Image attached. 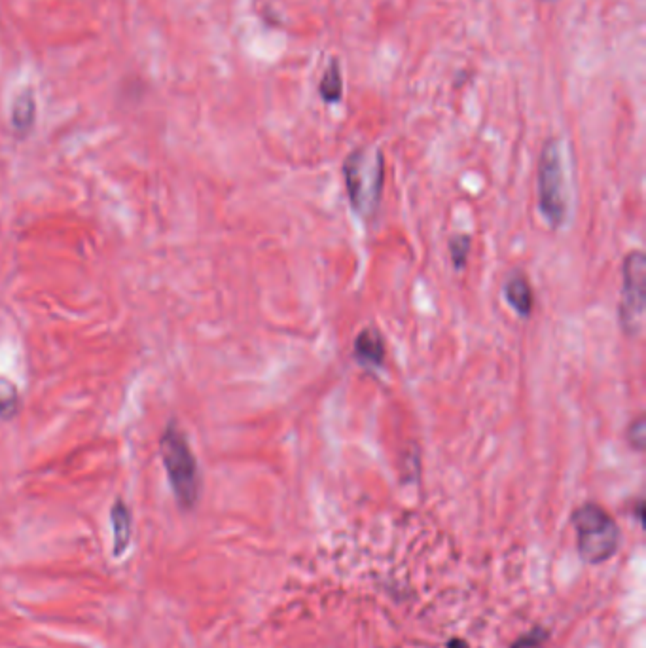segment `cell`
Segmentation results:
<instances>
[{
  "label": "cell",
  "instance_id": "277c9868",
  "mask_svg": "<svg viewBox=\"0 0 646 648\" xmlns=\"http://www.w3.org/2000/svg\"><path fill=\"white\" fill-rule=\"evenodd\" d=\"M539 209L550 228H559L569 213V192L561 146L554 139L544 144L540 152Z\"/></svg>",
  "mask_w": 646,
  "mask_h": 648
},
{
  "label": "cell",
  "instance_id": "52a82bcc",
  "mask_svg": "<svg viewBox=\"0 0 646 648\" xmlns=\"http://www.w3.org/2000/svg\"><path fill=\"white\" fill-rule=\"evenodd\" d=\"M504 296H506V302L514 307V311L520 317H529V313L533 309V290H531L527 277L512 275L504 285Z\"/></svg>",
  "mask_w": 646,
  "mask_h": 648
},
{
  "label": "cell",
  "instance_id": "5b68a950",
  "mask_svg": "<svg viewBox=\"0 0 646 648\" xmlns=\"http://www.w3.org/2000/svg\"><path fill=\"white\" fill-rule=\"evenodd\" d=\"M646 258L645 252H629L624 260V287L618 309L622 330L637 338L645 328Z\"/></svg>",
  "mask_w": 646,
  "mask_h": 648
},
{
  "label": "cell",
  "instance_id": "ba28073f",
  "mask_svg": "<svg viewBox=\"0 0 646 648\" xmlns=\"http://www.w3.org/2000/svg\"><path fill=\"white\" fill-rule=\"evenodd\" d=\"M110 518H112V529H114V554L120 556L126 550L129 537H131V512H129L127 504L124 501L114 504Z\"/></svg>",
  "mask_w": 646,
  "mask_h": 648
},
{
  "label": "cell",
  "instance_id": "4fadbf2b",
  "mask_svg": "<svg viewBox=\"0 0 646 648\" xmlns=\"http://www.w3.org/2000/svg\"><path fill=\"white\" fill-rule=\"evenodd\" d=\"M628 442L633 450L643 451L646 446V425L645 415H639L635 421H631L628 429Z\"/></svg>",
  "mask_w": 646,
  "mask_h": 648
},
{
  "label": "cell",
  "instance_id": "8fae6325",
  "mask_svg": "<svg viewBox=\"0 0 646 648\" xmlns=\"http://www.w3.org/2000/svg\"><path fill=\"white\" fill-rule=\"evenodd\" d=\"M319 91H321L324 103H340L341 95H343V82H341L338 61H332L330 67L324 72Z\"/></svg>",
  "mask_w": 646,
  "mask_h": 648
},
{
  "label": "cell",
  "instance_id": "9a60e30c",
  "mask_svg": "<svg viewBox=\"0 0 646 648\" xmlns=\"http://www.w3.org/2000/svg\"><path fill=\"white\" fill-rule=\"evenodd\" d=\"M448 648H468V645L463 639H453V641H449Z\"/></svg>",
  "mask_w": 646,
  "mask_h": 648
},
{
  "label": "cell",
  "instance_id": "6da1fadb",
  "mask_svg": "<svg viewBox=\"0 0 646 648\" xmlns=\"http://www.w3.org/2000/svg\"><path fill=\"white\" fill-rule=\"evenodd\" d=\"M163 467L167 470V480L173 489L177 503L190 510L194 508L201 491L198 459L188 444V438L173 423L167 425L160 440Z\"/></svg>",
  "mask_w": 646,
  "mask_h": 648
},
{
  "label": "cell",
  "instance_id": "8992f818",
  "mask_svg": "<svg viewBox=\"0 0 646 648\" xmlns=\"http://www.w3.org/2000/svg\"><path fill=\"white\" fill-rule=\"evenodd\" d=\"M353 355L364 368H381L385 362V342L376 328L368 326L360 332L353 345Z\"/></svg>",
  "mask_w": 646,
  "mask_h": 648
},
{
  "label": "cell",
  "instance_id": "7a4b0ae2",
  "mask_svg": "<svg viewBox=\"0 0 646 648\" xmlns=\"http://www.w3.org/2000/svg\"><path fill=\"white\" fill-rule=\"evenodd\" d=\"M343 179L353 209L364 218L376 215L385 179L381 152L372 146L353 150L343 163Z\"/></svg>",
  "mask_w": 646,
  "mask_h": 648
},
{
  "label": "cell",
  "instance_id": "7c38bea8",
  "mask_svg": "<svg viewBox=\"0 0 646 648\" xmlns=\"http://www.w3.org/2000/svg\"><path fill=\"white\" fill-rule=\"evenodd\" d=\"M468 252H470V237L468 235H455L449 241V254L453 260V266L461 270L467 264Z\"/></svg>",
  "mask_w": 646,
  "mask_h": 648
},
{
  "label": "cell",
  "instance_id": "3957f363",
  "mask_svg": "<svg viewBox=\"0 0 646 648\" xmlns=\"http://www.w3.org/2000/svg\"><path fill=\"white\" fill-rule=\"evenodd\" d=\"M578 552L586 563H605L616 554L620 529L611 514L599 504H582L573 514Z\"/></svg>",
  "mask_w": 646,
  "mask_h": 648
},
{
  "label": "cell",
  "instance_id": "9c48e42d",
  "mask_svg": "<svg viewBox=\"0 0 646 648\" xmlns=\"http://www.w3.org/2000/svg\"><path fill=\"white\" fill-rule=\"evenodd\" d=\"M21 410V396L18 387L4 376H0V419L10 421L18 417Z\"/></svg>",
  "mask_w": 646,
  "mask_h": 648
},
{
  "label": "cell",
  "instance_id": "30bf717a",
  "mask_svg": "<svg viewBox=\"0 0 646 648\" xmlns=\"http://www.w3.org/2000/svg\"><path fill=\"white\" fill-rule=\"evenodd\" d=\"M12 122L16 131L27 133L33 122H35V97L31 95V91L21 93L14 105V114H12Z\"/></svg>",
  "mask_w": 646,
  "mask_h": 648
},
{
  "label": "cell",
  "instance_id": "5bb4252c",
  "mask_svg": "<svg viewBox=\"0 0 646 648\" xmlns=\"http://www.w3.org/2000/svg\"><path fill=\"white\" fill-rule=\"evenodd\" d=\"M546 631L542 628H535L533 631H529L527 635H523L521 639H518L512 648H539L544 641H546Z\"/></svg>",
  "mask_w": 646,
  "mask_h": 648
}]
</instances>
